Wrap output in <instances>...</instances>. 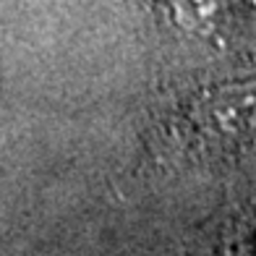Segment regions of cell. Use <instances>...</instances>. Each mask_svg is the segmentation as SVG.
Instances as JSON below:
<instances>
[{
    "label": "cell",
    "instance_id": "1",
    "mask_svg": "<svg viewBox=\"0 0 256 256\" xmlns=\"http://www.w3.org/2000/svg\"><path fill=\"white\" fill-rule=\"evenodd\" d=\"M240 6L243 0H165L168 14L178 26L204 37L228 26Z\"/></svg>",
    "mask_w": 256,
    "mask_h": 256
}]
</instances>
